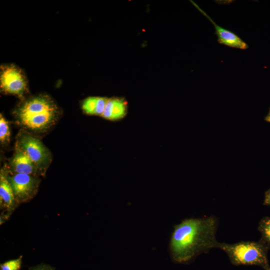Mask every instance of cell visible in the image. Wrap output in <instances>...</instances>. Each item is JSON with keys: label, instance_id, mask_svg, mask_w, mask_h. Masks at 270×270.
Masks as SVG:
<instances>
[{"label": "cell", "instance_id": "1", "mask_svg": "<svg viewBox=\"0 0 270 270\" xmlns=\"http://www.w3.org/2000/svg\"><path fill=\"white\" fill-rule=\"evenodd\" d=\"M218 225V218L212 216L186 218L175 225L168 248L172 261L186 264L198 255L216 248Z\"/></svg>", "mask_w": 270, "mask_h": 270}, {"label": "cell", "instance_id": "2", "mask_svg": "<svg viewBox=\"0 0 270 270\" xmlns=\"http://www.w3.org/2000/svg\"><path fill=\"white\" fill-rule=\"evenodd\" d=\"M19 122L34 131L46 130L55 122L58 109L54 102L46 96H40L29 99L16 110Z\"/></svg>", "mask_w": 270, "mask_h": 270}, {"label": "cell", "instance_id": "3", "mask_svg": "<svg viewBox=\"0 0 270 270\" xmlns=\"http://www.w3.org/2000/svg\"><path fill=\"white\" fill-rule=\"evenodd\" d=\"M216 248L224 252L234 265L256 266L264 269L270 266L268 252L270 248L260 240L232 244L218 242Z\"/></svg>", "mask_w": 270, "mask_h": 270}, {"label": "cell", "instance_id": "4", "mask_svg": "<svg viewBox=\"0 0 270 270\" xmlns=\"http://www.w3.org/2000/svg\"><path fill=\"white\" fill-rule=\"evenodd\" d=\"M17 144V147L26 153L42 174L51 159L46 148L38 138L26 133L19 136Z\"/></svg>", "mask_w": 270, "mask_h": 270}, {"label": "cell", "instance_id": "5", "mask_svg": "<svg viewBox=\"0 0 270 270\" xmlns=\"http://www.w3.org/2000/svg\"><path fill=\"white\" fill-rule=\"evenodd\" d=\"M7 176L18 204L28 202L38 192L40 180L36 176L8 173Z\"/></svg>", "mask_w": 270, "mask_h": 270}, {"label": "cell", "instance_id": "6", "mask_svg": "<svg viewBox=\"0 0 270 270\" xmlns=\"http://www.w3.org/2000/svg\"><path fill=\"white\" fill-rule=\"evenodd\" d=\"M0 82L2 90L6 94L22 96L27 90L24 74L13 65L2 66Z\"/></svg>", "mask_w": 270, "mask_h": 270}, {"label": "cell", "instance_id": "7", "mask_svg": "<svg viewBox=\"0 0 270 270\" xmlns=\"http://www.w3.org/2000/svg\"><path fill=\"white\" fill-rule=\"evenodd\" d=\"M8 172L1 170L0 174V206L3 212L0 215V224L7 220L18 204L7 176Z\"/></svg>", "mask_w": 270, "mask_h": 270}, {"label": "cell", "instance_id": "8", "mask_svg": "<svg viewBox=\"0 0 270 270\" xmlns=\"http://www.w3.org/2000/svg\"><path fill=\"white\" fill-rule=\"evenodd\" d=\"M194 5L214 26L216 34L217 36L218 40L220 44L231 48L242 50L248 48V44L236 34L218 25L211 18L198 7L196 4H194Z\"/></svg>", "mask_w": 270, "mask_h": 270}, {"label": "cell", "instance_id": "9", "mask_svg": "<svg viewBox=\"0 0 270 270\" xmlns=\"http://www.w3.org/2000/svg\"><path fill=\"white\" fill-rule=\"evenodd\" d=\"M14 174H24L36 176L41 174L26 153L17 147L11 164Z\"/></svg>", "mask_w": 270, "mask_h": 270}, {"label": "cell", "instance_id": "10", "mask_svg": "<svg viewBox=\"0 0 270 270\" xmlns=\"http://www.w3.org/2000/svg\"><path fill=\"white\" fill-rule=\"evenodd\" d=\"M128 112V103L122 98H108L101 116L111 121H118L124 118Z\"/></svg>", "mask_w": 270, "mask_h": 270}, {"label": "cell", "instance_id": "11", "mask_svg": "<svg viewBox=\"0 0 270 270\" xmlns=\"http://www.w3.org/2000/svg\"><path fill=\"white\" fill-rule=\"evenodd\" d=\"M108 98L100 96H90L86 98L82 104V110L87 114H102Z\"/></svg>", "mask_w": 270, "mask_h": 270}, {"label": "cell", "instance_id": "12", "mask_svg": "<svg viewBox=\"0 0 270 270\" xmlns=\"http://www.w3.org/2000/svg\"><path fill=\"white\" fill-rule=\"evenodd\" d=\"M261 234L260 240L270 248V216L262 218L258 227Z\"/></svg>", "mask_w": 270, "mask_h": 270}, {"label": "cell", "instance_id": "13", "mask_svg": "<svg viewBox=\"0 0 270 270\" xmlns=\"http://www.w3.org/2000/svg\"><path fill=\"white\" fill-rule=\"evenodd\" d=\"M10 130L8 122L0 114V140L2 144H6L9 142Z\"/></svg>", "mask_w": 270, "mask_h": 270}, {"label": "cell", "instance_id": "14", "mask_svg": "<svg viewBox=\"0 0 270 270\" xmlns=\"http://www.w3.org/2000/svg\"><path fill=\"white\" fill-rule=\"evenodd\" d=\"M22 264V256L6 261L0 264V270H20Z\"/></svg>", "mask_w": 270, "mask_h": 270}, {"label": "cell", "instance_id": "15", "mask_svg": "<svg viewBox=\"0 0 270 270\" xmlns=\"http://www.w3.org/2000/svg\"><path fill=\"white\" fill-rule=\"evenodd\" d=\"M28 270H56V269L49 264H40L36 266L30 267Z\"/></svg>", "mask_w": 270, "mask_h": 270}, {"label": "cell", "instance_id": "16", "mask_svg": "<svg viewBox=\"0 0 270 270\" xmlns=\"http://www.w3.org/2000/svg\"><path fill=\"white\" fill-rule=\"evenodd\" d=\"M264 204L270 206V188L265 192Z\"/></svg>", "mask_w": 270, "mask_h": 270}, {"label": "cell", "instance_id": "17", "mask_svg": "<svg viewBox=\"0 0 270 270\" xmlns=\"http://www.w3.org/2000/svg\"><path fill=\"white\" fill-rule=\"evenodd\" d=\"M265 120L267 122H270V109L268 114L265 118Z\"/></svg>", "mask_w": 270, "mask_h": 270}, {"label": "cell", "instance_id": "18", "mask_svg": "<svg viewBox=\"0 0 270 270\" xmlns=\"http://www.w3.org/2000/svg\"><path fill=\"white\" fill-rule=\"evenodd\" d=\"M264 270H270V266H268V268H266L264 269Z\"/></svg>", "mask_w": 270, "mask_h": 270}]
</instances>
